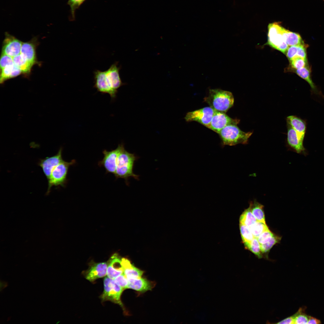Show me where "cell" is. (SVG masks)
I'll use <instances>...</instances> for the list:
<instances>
[{
	"mask_svg": "<svg viewBox=\"0 0 324 324\" xmlns=\"http://www.w3.org/2000/svg\"><path fill=\"white\" fill-rule=\"evenodd\" d=\"M204 100L215 111L224 113L233 106L234 102L231 92L217 88L210 89Z\"/></svg>",
	"mask_w": 324,
	"mask_h": 324,
	"instance_id": "1",
	"label": "cell"
},
{
	"mask_svg": "<svg viewBox=\"0 0 324 324\" xmlns=\"http://www.w3.org/2000/svg\"><path fill=\"white\" fill-rule=\"evenodd\" d=\"M138 158L134 154L128 152L124 147L123 148L117 160L116 169L114 174L116 178H124L126 182L130 177L139 180V176L134 174L133 172L134 162Z\"/></svg>",
	"mask_w": 324,
	"mask_h": 324,
	"instance_id": "2",
	"label": "cell"
},
{
	"mask_svg": "<svg viewBox=\"0 0 324 324\" xmlns=\"http://www.w3.org/2000/svg\"><path fill=\"white\" fill-rule=\"evenodd\" d=\"M252 133L250 132L242 131L237 124H230L222 129L218 134L223 145L232 146L239 144H247Z\"/></svg>",
	"mask_w": 324,
	"mask_h": 324,
	"instance_id": "3",
	"label": "cell"
},
{
	"mask_svg": "<svg viewBox=\"0 0 324 324\" xmlns=\"http://www.w3.org/2000/svg\"><path fill=\"white\" fill-rule=\"evenodd\" d=\"M284 28L278 22L269 24L268 26V42L271 47L285 54L289 46L284 37Z\"/></svg>",
	"mask_w": 324,
	"mask_h": 324,
	"instance_id": "4",
	"label": "cell"
},
{
	"mask_svg": "<svg viewBox=\"0 0 324 324\" xmlns=\"http://www.w3.org/2000/svg\"><path fill=\"white\" fill-rule=\"evenodd\" d=\"M75 163V160L70 162L63 160L57 165L52 170L50 176L48 179V188L46 194L50 192L51 188L53 186L64 185L67 181V176L69 167Z\"/></svg>",
	"mask_w": 324,
	"mask_h": 324,
	"instance_id": "5",
	"label": "cell"
},
{
	"mask_svg": "<svg viewBox=\"0 0 324 324\" xmlns=\"http://www.w3.org/2000/svg\"><path fill=\"white\" fill-rule=\"evenodd\" d=\"M104 291L101 296L102 300L103 301H110L122 306L120 297L124 290L114 279L108 277L104 278Z\"/></svg>",
	"mask_w": 324,
	"mask_h": 324,
	"instance_id": "6",
	"label": "cell"
},
{
	"mask_svg": "<svg viewBox=\"0 0 324 324\" xmlns=\"http://www.w3.org/2000/svg\"><path fill=\"white\" fill-rule=\"evenodd\" d=\"M215 112L211 107H206L188 112L184 119L187 122L196 121L207 128Z\"/></svg>",
	"mask_w": 324,
	"mask_h": 324,
	"instance_id": "7",
	"label": "cell"
},
{
	"mask_svg": "<svg viewBox=\"0 0 324 324\" xmlns=\"http://www.w3.org/2000/svg\"><path fill=\"white\" fill-rule=\"evenodd\" d=\"M94 73V87L99 92L109 94L112 99H115L118 92L114 90L111 86L108 80L106 71L96 70Z\"/></svg>",
	"mask_w": 324,
	"mask_h": 324,
	"instance_id": "8",
	"label": "cell"
},
{
	"mask_svg": "<svg viewBox=\"0 0 324 324\" xmlns=\"http://www.w3.org/2000/svg\"><path fill=\"white\" fill-rule=\"evenodd\" d=\"M239 121L231 118L224 112L215 111L207 128L218 134L226 126L230 124L237 125Z\"/></svg>",
	"mask_w": 324,
	"mask_h": 324,
	"instance_id": "9",
	"label": "cell"
},
{
	"mask_svg": "<svg viewBox=\"0 0 324 324\" xmlns=\"http://www.w3.org/2000/svg\"><path fill=\"white\" fill-rule=\"evenodd\" d=\"M124 147V145L122 144L118 145L116 148L111 151L104 150L103 152L104 157L102 160L99 162L98 165L103 166L107 172L114 174L118 156Z\"/></svg>",
	"mask_w": 324,
	"mask_h": 324,
	"instance_id": "10",
	"label": "cell"
},
{
	"mask_svg": "<svg viewBox=\"0 0 324 324\" xmlns=\"http://www.w3.org/2000/svg\"><path fill=\"white\" fill-rule=\"evenodd\" d=\"M22 43L15 37L5 33L2 48V53L14 57L20 53Z\"/></svg>",
	"mask_w": 324,
	"mask_h": 324,
	"instance_id": "11",
	"label": "cell"
},
{
	"mask_svg": "<svg viewBox=\"0 0 324 324\" xmlns=\"http://www.w3.org/2000/svg\"><path fill=\"white\" fill-rule=\"evenodd\" d=\"M63 161L61 148L56 155L41 160L38 163V165L41 167L48 180L55 167Z\"/></svg>",
	"mask_w": 324,
	"mask_h": 324,
	"instance_id": "12",
	"label": "cell"
},
{
	"mask_svg": "<svg viewBox=\"0 0 324 324\" xmlns=\"http://www.w3.org/2000/svg\"><path fill=\"white\" fill-rule=\"evenodd\" d=\"M287 140L288 145L297 153L305 154L303 141L300 138L296 131L289 124L287 123Z\"/></svg>",
	"mask_w": 324,
	"mask_h": 324,
	"instance_id": "13",
	"label": "cell"
},
{
	"mask_svg": "<svg viewBox=\"0 0 324 324\" xmlns=\"http://www.w3.org/2000/svg\"><path fill=\"white\" fill-rule=\"evenodd\" d=\"M107 263L102 262L93 263L86 272L85 278L91 282L103 278L107 274Z\"/></svg>",
	"mask_w": 324,
	"mask_h": 324,
	"instance_id": "14",
	"label": "cell"
},
{
	"mask_svg": "<svg viewBox=\"0 0 324 324\" xmlns=\"http://www.w3.org/2000/svg\"><path fill=\"white\" fill-rule=\"evenodd\" d=\"M121 259L116 253L110 257L107 263V275L108 277L114 279L123 273Z\"/></svg>",
	"mask_w": 324,
	"mask_h": 324,
	"instance_id": "15",
	"label": "cell"
},
{
	"mask_svg": "<svg viewBox=\"0 0 324 324\" xmlns=\"http://www.w3.org/2000/svg\"><path fill=\"white\" fill-rule=\"evenodd\" d=\"M120 67L118 66L117 62H116L105 70L107 79L111 86L114 90L117 92L118 88L124 84L120 76Z\"/></svg>",
	"mask_w": 324,
	"mask_h": 324,
	"instance_id": "16",
	"label": "cell"
},
{
	"mask_svg": "<svg viewBox=\"0 0 324 324\" xmlns=\"http://www.w3.org/2000/svg\"><path fill=\"white\" fill-rule=\"evenodd\" d=\"M286 121L287 123L295 130L300 138L303 141L307 128L305 121L295 116L287 117Z\"/></svg>",
	"mask_w": 324,
	"mask_h": 324,
	"instance_id": "17",
	"label": "cell"
},
{
	"mask_svg": "<svg viewBox=\"0 0 324 324\" xmlns=\"http://www.w3.org/2000/svg\"><path fill=\"white\" fill-rule=\"evenodd\" d=\"M127 279L128 282V288L137 291L145 292L151 290L154 286L153 283L145 278Z\"/></svg>",
	"mask_w": 324,
	"mask_h": 324,
	"instance_id": "18",
	"label": "cell"
},
{
	"mask_svg": "<svg viewBox=\"0 0 324 324\" xmlns=\"http://www.w3.org/2000/svg\"><path fill=\"white\" fill-rule=\"evenodd\" d=\"M121 263L123 273L127 278L138 279L141 278L143 271L135 267L127 259L123 258Z\"/></svg>",
	"mask_w": 324,
	"mask_h": 324,
	"instance_id": "19",
	"label": "cell"
},
{
	"mask_svg": "<svg viewBox=\"0 0 324 324\" xmlns=\"http://www.w3.org/2000/svg\"><path fill=\"white\" fill-rule=\"evenodd\" d=\"M20 54L33 65L36 63L35 46L34 43L28 42L22 43Z\"/></svg>",
	"mask_w": 324,
	"mask_h": 324,
	"instance_id": "20",
	"label": "cell"
},
{
	"mask_svg": "<svg viewBox=\"0 0 324 324\" xmlns=\"http://www.w3.org/2000/svg\"><path fill=\"white\" fill-rule=\"evenodd\" d=\"M295 70H296L295 71L296 74L309 84L312 93L319 95L321 94L312 80L310 76V69L308 66L300 69Z\"/></svg>",
	"mask_w": 324,
	"mask_h": 324,
	"instance_id": "21",
	"label": "cell"
},
{
	"mask_svg": "<svg viewBox=\"0 0 324 324\" xmlns=\"http://www.w3.org/2000/svg\"><path fill=\"white\" fill-rule=\"evenodd\" d=\"M1 69L0 78L1 83L7 79L16 77L22 72L21 70L14 64L8 66Z\"/></svg>",
	"mask_w": 324,
	"mask_h": 324,
	"instance_id": "22",
	"label": "cell"
},
{
	"mask_svg": "<svg viewBox=\"0 0 324 324\" xmlns=\"http://www.w3.org/2000/svg\"><path fill=\"white\" fill-rule=\"evenodd\" d=\"M283 35L284 39L289 46H298L304 44L298 34L284 28Z\"/></svg>",
	"mask_w": 324,
	"mask_h": 324,
	"instance_id": "23",
	"label": "cell"
},
{
	"mask_svg": "<svg viewBox=\"0 0 324 324\" xmlns=\"http://www.w3.org/2000/svg\"><path fill=\"white\" fill-rule=\"evenodd\" d=\"M14 64L18 67L22 72L25 73L30 72L33 65L20 53L13 57Z\"/></svg>",
	"mask_w": 324,
	"mask_h": 324,
	"instance_id": "24",
	"label": "cell"
},
{
	"mask_svg": "<svg viewBox=\"0 0 324 324\" xmlns=\"http://www.w3.org/2000/svg\"><path fill=\"white\" fill-rule=\"evenodd\" d=\"M251 212L257 221L266 223L264 206L257 202H251L250 206Z\"/></svg>",
	"mask_w": 324,
	"mask_h": 324,
	"instance_id": "25",
	"label": "cell"
},
{
	"mask_svg": "<svg viewBox=\"0 0 324 324\" xmlns=\"http://www.w3.org/2000/svg\"><path fill=\"white\" fill-rule=\"evenodd\" d=\"M257 221L252 213L249 206L245 210L240 216L239 224L249 227Z\"/></svg>",
	"mask_w": 324,
	"mask_h": 324,
	"instance_id": "26",
	"label": "cell"
},
{
	"mask_svg": "<svg viewBox=\"0 0 324 324\" xmlns=\"http://www.w3.org/2000/svg\"><path fill=\"white\" fill-rule=\"evenodd\" d=\"M245 248L254 253L259 258L262 257V254L261 251L260 244L257 238H254L250 243L244 244Z\"/></svg>",
	"mask_w": 324,
	"mask_h": 324,
	"instance_id": "27",
	"label": "cell"
},
{
	"mask_svg": "<svg viewBox=\"0 0 324 324\" xmlns=\"http://www.w3.org/2000/svg\"><path fill=\"white\" fill-rule=\"evenodd\" d=\"M248 227L254 237L256 238L262 232L269 230L266 224L257 221Z\"/></svg>",
	"mask_w": 324,
	"mask_h": 324,
	"instance_id": "28",
	"label": "cell"
},
{
	"mask_svg": "<svg viewBox=\"0 0 324 324\" xmlns=\"http://www.w3.org/2000/svg\"><path fill=\"white\" fill-rule=\"evenodd\" d=\"M239 228L241 238L244 244L250 243L254 238L248 227L239 224Z\"/></svg>",
	"mask_w": 324,
	"mask_h": 324,
	"instance_id": "29",
	"label": "cell"
},
{
	"mask_svg": "<svg viewBox=\"0 0 324 324\" xmlns=\"http://www.w3.org/2000/svg\"><path fill=\"white\" fill-rule=\"evenodd\" d=\"M281 239V237L274 235L269 242L264 244H260V250L262 254L268 253L274 244L280 242Z\"/></svg>",
	"mask_w": 324,
	"mask_h": 324,
	"instance_id": "30",
	"label": "cell"
},
{
	"mask_svg": "<svg viewBox=\"0 0 324 324\" xmlns=\"http://www.w3.org/2000/svg\"><path fill=\"white\" fill-rule=\"evenodd\" d=\"M294 316V324H307L309 316L307 315L303 311L301 308L293 315Z\"/></svg>",
	"mask_w": 324,
	"mask_h": 324,
	"instance_id": "31",
	"label": "cell"
},
{
	"mask_svg": "<svg viewBox=\"0 0 324 324\" xmlns=\"http://www.w3.org/2000/svg\"><path fill=\"white\" fill-rule=\"evenodd\" d=\"M291 67L294 69H298L307 66V59L296 56L290 60Z\"/></svg>",
	"mask_w": 324,
	"mask_h": 324,
	"instance_id": "32",
	"label": "cell"
},
{
	"mask_svg": "<svg viewBox=\"0 0 324 324\" xmlns=\"http://www.w3.org/2000/svg\"><path fill=\"white\" fill-rule=\"evenodd\" d=\"M86 0H68V4L70 8L71 19L74 20L75 19V12L76 10Z\"/></svg>",
	"mask_w": 324,
	"mask_h": 324,
	"instance_id": "33",
	"label": "cell"
},
{
	"mask_svg": "<svg viewBox=\"0 0 324 324\" xmlns=\"http://www.w3.org/2000/svg\"><path fill=\"white\" fill-rule=\"evenodd\" d=\"M274 235V234L268 230L262 232L257 238L260 244H263L269 242Z\"/></svg>",
	"mask_w": 324,
	"mask_h": 324,
	"instance_id": "34",
	"label": "cell"
},
{
	"mask_svg": "<svg viewBox=\"0 0 324 324\" xmlns=\"http://www.w3.org/2000/svg\"><path fill=\"white\" fill-rule=\"evenodd\" d=\"M14 64L13 58L8 55L2 53L0 61L1 69L10 65Z\"/></svg>",
	"mask_w": 324,
	"mask_h": 324,
	"instance_id": "35",
	"label": "cell"
},
{
	"mask_svg": "<svg viewBox=\"0 0 324 324\" xmlns=\"http://www.w3.org/2000/svg\"><path fill=\"white\" fill-rule=\"evenodd\" d=\"M114 280L116 283L124 290L128 288V280L124 273Z\"/></svg>",
	"mask_w": 324,
	"mask_h": 324,
	"instance_id": "36",
	"label": "cell"
},
{
	"mask_svg": "<svg viewBox=\"0 0 324 324\" xmlns=\"http://www.w3.org/2000/svg\"><path fill=\"white\" fill-rule=\"evenodd\" d=\"M298 46H289L285 54L289 60L297 56Z\"/></svg>",
	"mask_w": 324,
	"mask_h": 324,
	"instance_id": "37",
	"label": "cell"
},
{
	"mask_svg": "<svg viewBox=\"0 0 324 324\" xmlns=\"http://www.w3.org/2000/svg\"><path fill=\"white\" fill-rule=\"evenodd\" d=\"M307 45L304 44L298 46L297 56L307 59L306 49Z\"/></svg>",
	"mask_w": 324,
	"mask_h": 324,
	"instance_id": "38",
	"label": "cell"
},
{
	"mask_svg": "<svg viewBox=\"0 0 324 324\" xmlns=\"http://www.w3.org/2000/svg\"><path fill=\"white\" fill-rule=\"evenodd\" d=\"M276 324H294V316L293 315L287 317L286 318L276 323Z\"/></svg>",
	"mask_w": 324,
	"mask_h": 324,
	"instance_id": "39",
	"label": "cell"
},
{
	"mask_svg": "<svg viewBox=\"0 0 324 324\" xmlns=\"http://www.w3.org/2000/svg\"><path fill=\"white\" fill-rule=\"evenodd\" d=\"M321 323L320 320L312 316H309L307 324H319Z\"/></svg>",
	"mask_w": 324,
	"mask_h": 324,
	"instance_id": "40",
	"label": "cell"
},
{
	"mask_svg": "<svg viewBox=\"0 0 324 324\" xmlns=\"http://www.w3.org/2000/svg\"><path fill=\"white\" fill-rule=\"evenodd\" d=\"M7 286V283L4 282L0 281V290L5 288Z\"/></svg>",
	"mask_w": 324,
	"mask_h": 324,
	"instance_id": "41",
	"label": "cell"
}]
</instances>
